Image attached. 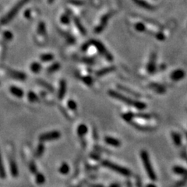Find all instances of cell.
<instances>
[{"mask_svg":"<svg viewBox=\"0 0 187 187\" xmlns=\"http://www.w3.org/2000/svg\"><path fill=\"white\" fill-rule=\"evenodd\" d=\"M88 186L89 187H104L102 185H100V184H89L88 185Z\"/></svg>","mask_w":187,"mask_h":187,"instance_id":"obj_39","label":"cell"},{"mask_svg":"<svg viewBox=\"0 0 187 187\" xmlns=\"http://www.w3.org/2000/svg\"><path fill=\"white\" fill-rule=\"evenodd\" d=\"M30 69H31V71H32L34 73H38L41 71V69H42V66H41L38 63H36L35 62V63H33L31 65Z\"/></svg>","mask_w":187,"mask_h":187,"instance_id":"obj_29","label":"cell"},{"mask_svg":"<svg viewBox=\"0 0 187 187\" xmlns=\"http://www.w3.org/2000/svg\"><path fill=\"white\" fill-rule=\"evenodd\" d=\"M140 158L141 161L143 162V165H144V169H145L146 172L147 174V176L149 177L150 180L152 181H156L157 180V175L155 173L154 170L152 166L151 161H150V156L149 154L147 153V150H142L140 151Z\"/></svg>","mask_w":187,"mask_h":187,"instance_id":"obj_2","label":"cell"},{"mask_svg":"<svg viewBox=\"0 0 187 187\" xmlns=\"http://www.w3.org/2000/svg\"><path fill=\"white\" fill-rule=\"evenodd\" d=\"M82 80V82H83L84 84H86L87 86H89V87H91L92 85L94 84V79L92 77H91V76L88 75V76H84V77H83L81 78Z\"/></svg>","mask_w":187,"mask_h":187,"instance_id":"obj_28","label":"cell"},{"mask_svg":"<svg viewBox=\"0 0 187 187\" xmlns=\"http://www.w3.org/2000/svg\"><path fill=\"white\" fill-rule=\"evenodd\" d=\"M37 83H38L40 86H42V88H45V89H46L48 91H49V92L52 93V92H54V91H55L53 86H52L51 83H48L47 81H45V80H42V79H38V80H37Z\"/></svg>","mask_w":187,"mask_h":187,"instance_id":"obj_18","label":"cell"},{"mask_svg":"<svg viewBox=\"0 0 187 187\" xmlns=\"http://www.w3.org/2000/svg\"><path fill=\"white\" fill-rule=\"evenodd\" d=\"M131 124V126L133 127H134L135 129H138L140 131H144V132H149V131H153L155 129V127H153V126H146V125H141L139 123H137V122H134V120L131 121L129 123Z\"/></svg>","mask_w":187,"mask_h":187,"instance_id":"obj_9","label":"cell"},{"mask_svg":"<svg viewBox=\"0 0 187 187\" xmlns=\"http://www.w3.org/2000/svg\"><path fill=\"white\" fill-rule=\"evenodd\" d=\"M67 107L69 110L73 111V112H77V104L73 99H69L66 102Z\"/></svg>","mask_w":187,"mask_h":187,"instance_id":"obj_27","label":"cell"},{"mask_svg":"<svg viewBox=\"0 0 187 187\" xmlns=\"http://www.w3.org/2000/svg\"><path fill=\"white\" fill-rule=\"evenodd\" d=\"M94 148L95 150H98V151H99L100 153L111 154V151L109 150V149L104 148V147H102V146H101V145H95L94 147Z\"/></svg>","mask_w":187,"mask_h":187,"instance_id":"obj_33","label":"cell"},{"mask_svg":"<svg viewBox=\"0 0 187 187\" xmlns=\"http://www.w3.org/2000/svg\"><path fill=\"white\" fill-rule=\"evenodd\" d=\"M172 172L177 175L184 176L186 175V170L184 167L181 165H175L172 167Z\"/></svg>","mask_w":187,"mask_h":187,"instance_id":"obj_19","label":"cell"},{"mask_svg":"<svg viewBox=\"0 0 187 187\" xmlns=\"http://www.w3.org/2000/svg\"><path fill=\"white\" fill-rule=\"evenodd\" d=\"M8 73L10 76L11 77H13V79L19 80H25L27 79V75L23 73L20 72V71L14 70V69H9L8 70Z\"/></svg>","mask_w":187,"mask_h":187,"instance_id":"obj_10","label":"cell"},{"mask_svg":"<svg viewBox=\"0 0 187 187\" xmlns=\"http://www.w3.org/2000/svg\"><path fill=\"white\" fill-rule=\"evenodd\" d=\"M126 185H127V187H133L132 183L130 182V180H127V182H126Z\"/></svg>","mask_w":187,"mask_h":187,"instance_id":"obj_41","label":"cell"},{"mask_svg":"<svg viewBox=\"0 0 187 187\" xmlns=\"http://www.w3.org/2000/svg\"><path fill=\"white\" fill-rule=\"evenodd\" d=\"M135 180H136V186H137V187H143L142 182H141V179L140 177H139V175H137V176L135 177Z\"/></svg>","mask_w":187,"mask_h":187,"instance_id":"obj_37","label":"cell"},{"mask_svg":"<svg viewBox=\"0 0 187 187\" xmlns=\"http://www.w3.org/2000/svg\"><path fill=\"white\" fill-rule=\"evenodd\" d=\"M7 155H8V161H9V172L13 178H17L19 175L18 167H17V162L15 160V155H14V150L12 149V145L8 144L7 146Z\"/></svg>","mask_w":187,"mask_h":187,"instance_id":"obj_4","label":"cell"},{"mask_svg":"<svg viewBox=\"0 0 187 187\" xmlns=\"http://www.w3.org/2000/svg\"><path fill=\"white\" fill-rule=\"evenodd\" d=\"M122 118L124 121H126V123H129L131 121H133L134 119V113L131 111H128V112H123L121 115Z\"/></svg>","mask_w":187,"mask_h":187,"instance_id":"obj_22","label":"cell"},{"mask_svg":"<svg viewBox=\"0 0 187 187\" xmlns=\"http://www.w3.org/2000/svg\"><path fill=\"white\" fill-rule=\"evenodd\" d=\"M66 90H67L66 81L64 80V79H63V80H60L59 82V87H58V94H57V96H58V99L63 100V98H65L66 94Z\"/></svg>","mask_w":187,"mask_h":187,"instance_id":"obj_7","label":"cell"},{"mask_svg":"<svg viewBox=\"0 0 187 187\" xmlns=\"http://www.w3.org/2000/svg\"><path fill=\"white\" fill-rule=\"evenodd\" d=\"M186 76V73L183 69H175L173 72H172L170 75V78L172 79V80H173L174 82H177L179 80H183Z\"/></svg>","mask_w":187,"mask_h":187,"instance_id":"obj_8","label":"cell"},{"mask_svg":"<svg viewBox=\"0 0 187 187\" xmlns=\"http://www.w3.org/2000/svg\"><path fill=\"white\" fill-rule=\"evenodd\" d=\"M108 94L112 98L117 99L118 101H122L123 103H125V104H128V105L131 106V107L135 108V109H138V110H144L147 108V104L144 102V101L133 99V98L126 96L123 94L115 91V90H109Z\"/></svg>","mask_w":187,"mask_h":187,"instance_id":"obj_1","label":"cell"},{"mask_svg":"<svg viewBox=\"0 0 187 187\" xmlns=\"http://www.w3.org/2000/svg\"><path fill=\"white\" fill-rule=\"evenodd\" d=\"M181 157H182V158H183V159H184V160H186V148L183 149V152H181Z\"/></svg>","mask_w":187,"mask_h":187,"instance_id":"obj_38","label":"cell"},{"mask_svg":"<svg viewBox=\"0 0 187 187\" xmlns=\"http://www.w3.org/2000/svg\"><path fill=\"white\" fill-rule=\"evenodd\" d=\"M59 68H60V65L58 64V63H54V64H52V66H50L48 68L47 72L48 73H53L58 71V69H59Z\"/></svg>","mask_w":187,"mask_h":187,"instance_id":"obj_31","label":"cell"},{"mask_svg":"<svg viewBox=\"0 0 187 187\" xmlns=\"http://www.w3.org/2000/svg\"><path fill=\"white\" fill-rule=\"evenodd\" d=\"M28 168H29V171L31 173L35 174L38 172V167L36 165L35 162L33 160L29 161V163H28Z\"/></svg>","mask_w":187,"mask_h":187,"instance_id":"obj_30","label":"cell"},{"mask_svg":"<svg viewBox=\"0 0 187 187\" xmlns=\"http://www.w3.org/2000/svg\"><path fill=\"white\" fill-rule=\"evenodd\" d=\"M134 118L140 119L144 120H150L152 119V115L150 114L145 113V112H139V113H134Z\"/></svg>","mask_w":187,"mask_h":187,"instance_id":"obj_25","label":"cell"},{"mask_svg":"<svg viewBox=\"0 0 187 187\" xmlns=\"http://www.w3.org/2000/svg\"><path fill=\"white\" fill-rule=\"evenodd\" d=\"M41 59L43 62H49L51 60L53 59V55L51 54H45V55H42L41 56Z\"/></svg>","mask_w":187,"mask_h":187,"instance_id":"obj_35","label":"cell"},{"mask_svg":"<svg viewBox=\"0 0 187 187\" xmlns=\"http://www.w3.org/2000/svg\"><path fill=\"white\" fill-rule=\"evenodd\" d=\"M28 99L31 103L39 102V101H40V100H39V97L38 96L37 94L34 93V91H28Z\"/></svg>","mask_w":187,"mask_h":187,"instance_id":"obj_23","label":"cell"},{"mask_svg":"<svg viewBox=\"0 0 187 187\" xmlns=\"http://www.w3.org/2000/svg\"><path fill=\"white\" fill-rule=\"evenodd\" d=\"M9 91H10V93L12 94L13 96L17 97V98H23V95H24V92H23V91L21 88H18V87L17 86H13V85L10 86V88H9Z\"/></svg>","mask_w":187,"mask_h":187,"instance_id":"obj_16","label":"cell"},{"mask_svg":"<svg viewBox=\"0 0 187 187\" xmlns=\"http://www.w3.org/2000/svg\"><path fill=\"white\" fill-rule=\"evenodd\" d=\"M61 137V133L58 130H52L50 132L44 133L41 134L38 137L39 142H47V141H53L58 140Z\"/></svg>","mask_w":187,"mask_h":187,"instance_id":"obj_5","label":"cell"},{"mask_svg":"<svg viewBox=\"0 0 187 187\" xmlns=\"http://www.w3.org/2000/svg\"><path fill=\"white\" fill-rule=\"evenodd\" d=\"M6 177V171H5L4 165L3 163V159L1 157V153H0V179H5Z\"/></svg>","mask_w":187,"mask_h":187,"instance_id":"obj_32","label":"cell"},{"mask_svg":"<svg viewBox=\"0 0 187 187\" xmlns=\"http://www.w3.org/2000/svg\"><path fill=\"white\" fill-rule=\"evenodd\" d=\"M117 88H118V89H119L120 91H123V92H126V93L132 95V96H134V97H136V98H141L140 94H139L138 92H136L135 91L132 90L131 88H128V87L124 86V85L118 84L117 85Z\"/></svg>","mask_w":187,"mask_h":187,"instance_id":"obj_12","label":"cell"},{"mask_svg":"<svg viewBox=\"0 0 187 187\" xmlns=\"http://www.w3.org/2000/svg\"><path fill=\"white\" fill-rule=\"evenodd\" d=\"M171 137H172V142H173L174 145H175L178 147H181L183 140H182V136L180 135L178 132L172 131V134H171Z\"/></svg>","mask_w":187,"mask_h":187,"instance_id":"obj_13","label":"cell"},{"mask_svg":"<svg viewBox=\"0 0 187 187\" xmlns=\"http://www.w3.org/2000/svg\"><path fill=\"white\" fill-rule=\"evenodd\" d=\"M70 172V167H69V164L66 162H63L61 164V165L58 168V172H59L61 175H66L69 173Z\"/></svg>","mask_w":187,"mask_h":187,"instance_id":"obj_20","label":"cell"},{"mask_svg":"<svg viewBox=\"0 0 187 187\" xmlns=\"http://www.w3.org/2000/svg\"><path fill=\"white\" fill-rule=\"evenodd\" d=\"M147 70L149 73L152 74L156 71V66H155V57L154 55H152L151 59L149 61V63L147 64Z\"/></svg>","mask_w":187,"mask_h":187,"instance_id":"obj_21","label":"cell"},{"mask_svg":"<svg viewBox=\"0 0 187 187\" xmlns=\"http://www.w3.org/2000/svg\"><path fill=\"white\" fill-rule=\"evenodd\" d=\"M109 187H120V184H119V183H112V184H110V186Z\"/></svg>","mask_w":187,"mask_h":187,"instance_id":"obj_40","label":"cell"},{"mask_svg":"<svg viewBox=\"0 0 187 187\" xmlns=\"http://www.w3.org/2000/svg\"><path fill=\"white\" fill-rule=\"evenodd\" d=\"M34 175H35V183L38 185L41 186L45 183V176L42 173L37 172L34 174Z\"/></svg>","mask_w":187,"mask_h":187,"instance_id":"obj_24","label":"cell"},{"mask_svg":"<svg viewBox=\"0 0 187 187\" xmlns=\"http://www.w3.org/2000/svg\"><path fill=\"white\" fill-rule=\"evenodd\" d=\"M92 136H93V139L95 140H98V131H97L96 128L94 127V126H93L92 127Z\"/></svg>","mask_w":187,"mask_h":187,"instance_id":"obj_36","label":"cell"},{"mask_svg":"<svg viewBox=\"0 0 187 187\" xmlns=\"http://www.w3.org/2000/svg\"><path fill=\"white\" fill-rule=\"evenodd\" d=\"M58 109H60V111H61V112H62L63 115H64V116L66 117V118L68 120H72V119H71L70 115H69V112H67V111H66V109H65L64 107H63V106H62V105H58Z\"/></svg>","mask_w":187,"mask_h":187,"instance_id":"obj_34","label":"cell"},{"mask_svg":"<svg viewBox=\"0 0 187 187\" xmlns=\"http://www.w3.org/2000/svg\"><path fill=\"white\" fill-rule=\"evenodd\" d=\"M77 133L78 137H80V139L84 138V137L88 133V127L87 126V125L81 123V124L79 125L78 127H77Z\"/></svg>","mask_w":187,"mask_h":187,"instance_id":"obj_15","label":"cell"},{"mask_svg":"<svg viewBox=\"0 0 187 187\" xmlns=\"http://www.w3.org/2000/svg\"><path fill=\"white\" fill-rule=\"evenodd\" d=\"M114 70H115V66H109V67L103 68V69L98 70L96 73H95V75H96V77H101L107 75L108 73H110L113 72Z\"/></svg>","mask_w":187,"mask_h":187,"instance_id":"obj_14","label":"cell"},{"mask_svg":"<svg viewBox=\"0 0 187 187\" xmlns=\"http://www.w3.org/2000/svg\"><path fill=\"white\" fill-rule=\"evenodd\" d=\"M146 187H157V186L154 184V183H148V184L146 186Z\"/></svg>","mask_w":187,"mask_h":187,"instance_id":"obj_42","label":"cell"},{"mask_svg":"<svg viewBox=\"0 0 187 187\" xmlns=\"http://www.w3.org/2000/svg\"><path fill=\"white\" fill-rule=\"evenodd\" d=\"M45 144H44L43 142H40L38 144V145L37 146V148H36L35 151H34V157L37 158H41V157L43 155V154L45 153Z\"/></svg>","mask_w":187,"mask_h":187,"instance_id":"obj_17","label":"cell"},{"mask_svg":"<svg viewBox=\"0 0 187 187\" xmlns=\"http://www.w3.org/2000/svg\"><path fill=\"white\" fill-rule=\"evenodd\" d=\"M90 158L91 160H93L94 161H100L101 160V153L98 150H94L92 152H91L89 154Z\"/></svg>","mask_w":187,"mask_h":187,"instance_id":"obj_26","label":"cell"},{"mask_svg":"<svg viewBox=\"0 0 187 187\" xmlns=\"http://www.w3.org/2000/svg\"><path fill=\"white\" fill-rule=\"evenodd\" d=\"M148 87L150 89H151L152 91L158 94H164L166 92V88L161 83L151 82V83H149Z\"/></svg>","mask_w":187,"mask_h":187,"instance_id":"obj_6","label":"cell"},{"mask_svg":"<svg viewBox=\"0 0 187 187\" xmlns=\"http://www.w3.org/2000/svg\"><path fill=\"white\" fill-rule=\"evenodd\" d=\"M101 164L104 167L107 168V169H110V170L113 171V172H116V173H119V175H123L124 177H130L132 175V172L129 169H128L127 168L119 165V164L112 162V161H109V160H102Z\"/></svg>","mask_w":187,"mask_h":187,"instance_id":"obj_3","label":"cell"},{"mask_svg":"<svg viewBox=\"0 0 187 187\" xmlns=\"http://www.w3.org/2000/svg\"><path fill=\"white\" fill-rule=\"evenodd\" d=\"M104 141L106 144L114 147H119L120 146H121V141L119 140V139L110 137V136H106V137H104Z\"/></svg>","mask_w":187,"mask_h":187,"instance_id":"obj_11","label":"cell"}]
</instances>
